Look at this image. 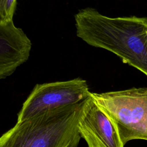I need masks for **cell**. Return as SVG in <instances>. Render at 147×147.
<instances>
[{
	"instance_id": "cell-2",
	"label": "cell",
	"mask_w": 147,
	"mask_h": 147,
	"mask_svg": "<svg viewBox=\"0 0 147 147\" xmlns=\"http://www.w3.org/2000/svg\"><path fill=\"white\" fill-rule=\"evenodd\" d=\"M86 99L17 122L0 137V147H78Z\"/></svg>"
},
{
	"instance_id": "cell-7",
	"label": "cell",
	"mask_w": 147,
	"mask_h": 147,
	"mask_svg": "<svg viewBox=\"0 0 147 147\" xmlns=\"http://www.w3.org/2000/svg\"><path fill=\"white\" fill-rule=\"evenodd\" d=\"M17 0H0V25H7L13 22Z\"/></svg>"
},
{
	"instance_id": "cell-5",
	"label": "cell",
	"mask_w": 147,
	"mask_h": 147,
	"mask_svg": "<svg viewBox=\"0 0 147 147\" xmlns=\"http://www.w3.org/2000/svg\"><path fill=\"white\" fill-rule=\"evenodd\" d=\"M78 129L88 147H124L114 123L91 95L86 100Z\"/></svg>"
},
{
	"instance_id": "cell-1",
	"label": "cell",
	"mask_w": 147,
	"mask_h": 147,
	"mask_svg": "<svg viewBox=\"0 0 147 147\" xmlns=\"http://www.w3.org/2000/svg\"><path fill=\"white\" fill-rule=\"evenodd\" d=\"M76 36L106 49L147 76V17H111L91 7L75 15Z\"/></svg>"
},
{
	"instance_id": "cell-4",
	"label": "cell",
	"mask_w": 147,
	"mask_h": 147,
	"mask_svg": "<svg viewBox=\"0 0 147 147\" xmlns=\"http://www.w3.org/2000/svg\"><path fill=\"white\" fill-rule=\"evenodd\" d=\"M91 94L86 80L80 78L37 84L18 113L17 122L47 111L79 103Z\"/></svg>"
},
{
	"instance_id": "cell-3",
	"label": "cell",
	"mask_w": 147,
	"mask_h": 147,
	"mask_svg": "<svg viewBox=\"0 0 147 147\" xmlns=\"http://www.w3.org/2000/svg\"><path fill=\"white\" fill-rule=\"evenodd\" d=\"M91 95L112 120L124 145L132 140H147V87Z\"/></svg>"
},
{
	"instance_id": "cell-6",
	"label": "cell",
	"mask_w": 147,
	"mask_h": 147,
	"mask_svg": "<svg viewBox=\"0 0 147 147\" xmlns=\"http://www.w3.org/2000/svg\"><path fill=\"white\" fill-rule=\"evenodd\" d=\"M31 48L30 39L13 21L0 25V80L13 74L28 60Z\"/></svg>"
}]
</instances>
